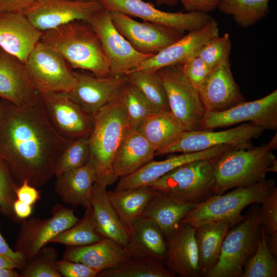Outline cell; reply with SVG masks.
Listing matches in <instances>:
<instances>
[{
  "mask_svg": "<svg viewBox=\"0 0 277 277\" xmlns=\"http://www.w3.org/2000/svg\"><path fill=\"white\" fill-rule=\"evenodd\" d=\"M17 199L33 206L40 198V193L36 187L27 181H23L16 189Z\"/></svg>",
  "mask_w": 277,
  "mask_h": 277,
  "instance_id": "49",
  "label": "cell"
},
{
  "mask_svg": "<svg viewBox=\"0 0 277 277\" xmlns=\"http://www.w3.org/2000/svg\"><path fill=\"white\" fill-rule=\"evenodd\" d=\"M0 49H1V48H0Z\"/></svg>",
  "mask_w": 277,
  "mask_h": 277,
  "instance_id": "56",
  "label": "cell"
},
{
  "mask_svg": "<svg viewBox=\"0 0 277 277\" xmlns=\"http://www.w3.org/2000/svg\"><path fill=\"white\" fill-rule=\"evenodd\" d=\"M276 133L267 143L255 147L229 150L216 159L214 165L213 194L249 186L266 179L268 172H277Z\"/></svg>",
  "mask_w": 277,
  "mask_h": 277,
  "instance_id": "2",
  "label": "cell"
},
{
  "mask_svg": "<svg viewBox=\"0 0 277 277\" xmlns=\"http://www.w3.org/2000/svg\"><path fill=\"white\" fill-rule=\"evenodd\" d=\"M2 106H3V101H2V98H0V117L1 116L2 111Z\"/></svg>",
  "mask_w": 277,
  "mask_h": 277,
  "instance_id": "55",
  "label": "cell"
},
{
  "mask_svg": "<svg viewBox=\"0 0 277 277\" xmlns=\"http://www.w3.org/2000/svg\"><path fill=\"white\" fill-rule=\"evenodd\" d=\"M58 253L52 247L42 248L21 269V277H61L56 267Z\"/></svg>",
  "mask_w": 277,
  "mask_h": 277,
  "instance_id": "40",
  "label": "cell"
},
{
  "mask_svg": "<svg viewBox=\"0 0 277 277\" xmlns=\"http://www.w3.org/2000/svg\"><path fill=\"white\" fill-rule=\"evenodd\" d=\"M32 206L16 199L13 204V210L16 217L24 219L28 217L32 213Z\"/></svg>",
  "mask_w": 277,
  "mask_h": 277,
  "instance_id": "51",
  "label": "cell"
},
{
  "mask_svg": "<svg viewBox=\"0 0 277 277\" xmlns=\"http://www.w3.org/2000/svg\"><path fill=\"white\" fill-rule=\"evenodd\" d=\"M183 72L197 90L211 71V69L199 56H192L182 64Z\"/></svg>",
  "mask_w": 277,
  "mask_h": 277,
  "instance_id": "45",
  "label": "cell"
},
{
  "mask_svg": "<svg viewBox=\"0 0 277 277\" xmlns=\"http://www.w3.org/2000/svg\"><path fill=\"white\" fill-rule=\"evenodd\" d=\"M246 217V215L241 214L207 222L195 228L202 276H205L217 264L223 240L229 230Z\"/></svg>",
  "mask_w": 277,
  "mask_h": 277,
  "instance_id": "26",
  "label": "cell"
},
{
  "mask_svg": "<svg viewBox=\"0 0 277 277\" xmlns=\"http://www.w3.org/2000/svg\"><path fill=\"white\" fill-rule=\"evenodd\" d=\"M165 87L171 112L186 130H197L206 113L197 90L182 69V65L167 66L156 71Z\"/></svg>",
  "mask_w": 277,
  "mask_h": 277,
  "instance_id": "9",
  "label": "cell"
},
{
  "mask_svg": "<svg viewBox=\"0 0 277 277\" xmlns=\"http://www.w3.org/2000/svg\"><path fill=\"white\" fill-rule=\"evenodd\" d=\"M261 224L267 239H277V188L261 204Z\"/></svg>",
  "mask_w": 277,
  "mask_h": 277,
  "instance_id": "44",
  "label": "cell"
},
{
  "mask_svg": "<svg viewBox=\"0 0 277 277\" xmlns=\"http://www.w3.org/2000/svg\"><path fill=\"white\" fill-rule=\"evenodd\" d=\"M52 214L50 218L43 220L32 217L22 222L14 249L22 254L26 262L31 259L57 235L79 220L73 209L61 204L53 207Z\"/></svg>",
  "mask_w": 277,
  "mask_h": 277,
  "instance_id": "13",
  "label": "cell"
},
{
  "mask_svg": "<svg viewBox=\"0 0 277 277\" xmlns=\"http://www.w3.org/2000/svg\"><path fill=\"white\" fill-rule=\"evenodd\" d=\"M93 115V128L88 137V163L94 170L95 183L107 188L118 179L113 172V163L131 128L117 96Z\"/></svg>",
  "mask_w": 277,
  "mask_h": 277,
  "instance_id": "3",
  "label": "cell"
},
{
  "mask_svg": "<svg viewBox=\"0 0 277 277\" xmlns=\"http://www.w3.org/2000/svg\"><path fill=\"white\" fill-rule=\"evenodd\" d=\"M56 267L62 276L64 277H96L98 273L83 263L64 258L57 260Z\"/></svg>",
  "mask_w": 277,
  "mask_h": 277,
  "instance_id": "46",
  "label": "cell"
},
{
  "mask_svg": "<svg viewBox=\"0 0 277 277\" xmlns=\"http://www.w3.org/2000/svg\"><path fill=\"white\" fill-rule=\"evenodd\" d=\"M187 12L208 13L217 8L220 0H178Z\"/></svg>",
  "mask_w": 277,
  "mask_h": 277,
  "instance_id": "47",
  "label": "cell"
},
{
  "mask_svg": "<svg viewBox=\"0 0 277 277\" xmlns=\"http://www.w3.org/2000/svg\"><path fill=\"white\" fill-rule=\"evenodd\" d=\"M72 140L53 127L41 98L34 105L19 107L3 101L0 117V159L12 176L35 187L54 175L57 161Z\"/></svg>",
  "mask_w": 277,
  "mask_h": 277,
  "instance_id": "1",
  "label": "cell"
},
{
  "mask_svg": "<svg viewBox=\"0 0 277 277\" xmlns=\"http://www.w3.org/2000/svg\"><path fill=\"white\" fill-rule=\"evenodd\" d=\"M195 231V228L181 223L166 240L165 265L175 275L181 277L202 276Z\"/></svg>",
  "mask_w": 277,
  "mask_h": 277,
  "instance_id": "23",
  "label": "cell"
},
{
  "mask_svg": "<svg viewBox=\"0 0 277 277\" xmlns=\"http://www.w3.org/2000/svg\"><path fill=\"white\" fill-rule=\"evenodd\" d=\"M125 75L157 110L170 111L165 87L156 71L134 69Z\"/></svg>",
  "mask_w": 277,
  "mask_h": 277,
  "instance_id": "37",
  "label": "cell"
},
{
  "mask_svg": "<svg viewBox=\"0 0 277 277\" xmlns=\"http://www.w3.org/2000/svg\"><path fill=\"white\" fill-rule=\"evenodd\" d=\"M48 120L62 136L73 140L90 136L94 125V115L82 109L65 92L41 93Z\"/></svg>",
  "mask_w": 277,
  "mask_h": 277,
  "instance_id": "14",
  "label": "cell"
},
{
  "mask_svg": "<svg viewBox=\"0 0 277 277\" xmlns=\"http://www.w3.org/2000/svg\"><path fill=\"white\" fill-rule=\"evenodd\" d=\"M137 129L155 152L173 143L186 130L171 111H168L154 113L148 117Z\"/></svg>",
  "mask_w": 277,
  "mask_h": 277,
  "instance_id": "33",
  "label": "cell"
},
{
  "mask_svg": "<svg viewBox=\"0 0 277 277\" xmlns=\"http://www.w3.org/2000/svg\"><path fill=\"white\" fill-rule=\"evenodd\" d=\"M155 151L137 128L125 137L115 155L113 170L118 177L130 174L153 160Z\"/></svg>",
  "mask_w": 277,
  "mask_h": 277,
  "instance_id": "30",
  "label": "cell"
},
{
  "mask_svg": "<svg viewBox=\"0 0 277 277\" xmlns=\"http://www.w3.org/2000/svg\"><path fill=\"white\" fill-rule=\"evenodd\" d=\"M41 41L56 50L73 69L110 75L98 36L87 22L75 21L43 32Z\"/></svg>",
  "mask_w": 277,
  "mask_h": 277,
  "instance_id": "4",
  "label": "cell"
},
{
  "mask_svg": "<svg viewBox=\"0 0 277 277\" xmlns=\"http://www.w3.org/2000/svg\"><path fill=\"white\" fill-rule=\"evenodd\" d=\"M276 187L275 180L265 179L226 193L213 195L196 205L181 223L196 228L207 222L240 215L248 206L262 203Z\"/></svg>",
  "mask_w": 277,
  "mask_h": 277,
  "instance_id": "6",
  "label": "cell"
},
{
  "mask_svg": "<svg viewBox=\"0 0 277 277\" xmlns=\"http://www.w3.org/2000/svg\"><path fill=\"white\" fill-rule=\"evenodd\" d=\"M231 41L228 33L215 36L206 43L199 51L197 56L211 68L213 69L228 60Z\"/></svg>",
  "mask_w": 277,
  "mask_h": 277,
  "instance_id": "42",
  "label": "cell"
},
{
  "mask_svg": "<svg viewBox=\"0 0 277 277\" xmlns=\"http://www.w3.org/2000/svg\"><path fill=\"white\" fill-rule=\"evenodd\" d=\"M15 269L0 268V277H21L20 273Z\"/></svg>",
  "mask_w": 277,
  "mask_h": 277,
  "instance_id": "53",
  "label": "cell"
},
{
  "mask_svg": "<svg viewBox=\"0 0 277 277\" xmlns=\"http://www.w3.org/2000/svg\"><path fill=\"white\" fill-rule=\"evenodd\" d=\"M276 259L270 252L261 226V236L254 253L245 262L242 277H276Z\"/></svg>",
  "mask_w": 277,
  "mask_h": 277,
  "instance_id": "39",
  "label": "cell"
},
{
  "mask_svg": "<svg viewBox=\"0 0 277 277\" xmlns=\"http://www.w3.org/2000/svg\"><path fill=\"white\" fill-rule=\"evenodd\" d=\"M110 11H116L143 21L165 26L185 33L201 28L212 18L200 12H170L159 10L142 0H97Z\"/></svg>",
  "mask_w": 277,
  "mask_h": 277,
  "instance_id": "15",
  "label": "cell"
},
{
  "mask_svg": "<svg viewBox=\"0 0 277 277\" xmlns=\"http://www.w3.org/2000/svg\"><path fill=\"white\" fill-rule=\"evenodd\" d=\"M265 130L250 123L219 131L185 130L173 143L155 152V155L195 152L223 145L248 148L251 147L252 140L260 136Z\"/></svg>",
  "mask_w": 277,
  "mask_h": 277,
  "instance_id": "10",
  "label": "cell"
},
{
  "mask_svg": "<svg viewBox=\"0 0 277 277\" xmlns=\"http://www.w3.org/2000/svg\"><path fill=\"white\" fill-rule=\"evenodd\" d=\"M110 12L113 24L118 31L142 53L156 54L185 34L162 25L138 22L121 12Z\"/></svg>",
  "mask_w": 277,
  "mask_h": 277,
  "instance_id": "17",
  "label": "cell"
},
{
  "mask_svg": "<svg viewBox=\"0 0 277 277\" xmlns=\"http://www.w3.org/2000/svg\"><path fill=\"white\" fill-rule=\"evenodd\" d=\"M87 22L98 37L110 75H125L153 55L140 53L133 47L115 27L110 11L104 8Z\"/></svg>",
  "mask_w": 277,
  "mask_h": 277,
  "instance_id": "11",
  "label": "cell"
},
{
  "mask_svg": "<svg viewBox=\"0 0 277 277\" xmlns=\"http://www.w3.org/2000/svg\"><path fill=\"white\" fill-rule=\"evenodd\" d=\"M106 188L95 183L91 192L90 203L96 229L103 238L112 239L125 248L131 232L112 206Z\"/></svg>",
  "mask_w": 277,
  "mask_h": 277,
  "instance_id": "27",
  "label": "cell"
},
{
  "mask_svg": "<svg viewBox=\"0 0 277 277\" xmlns=\"http://www.w3.org/2000/svg\"><path fill=\"white\" fill-rule=\"evenodd\" d=\"M236 148L238 147L231 145H223L198 152L182 153L179 155L170 156L163 161L152 160L134 172L120 177L114 190L150 186L159 179L183 164L218 156L229 150Z\"/></svg>",
  "mask_w": 277,
  "mask_h": 277,
  "instance_id": "21",
  "label": "cell"
},
{
  "mask_svg": "<svg viewBox=\"0 0 277 277\" xmlns=\"http://www.w3.org/2000/svg\"><path fill=\"white\" fill-rule=\"evenodd\" d=\"M117 98L125 110L131 129H137L148 117L160 111L129 80L121 89Z\"/></svg>",
  "mask_w": 277,
  "mask_h": 277,
  "instance_id": "36",
  "label": "cell"
},
{
  "mask_svg": "<svg viewBox=\"0 0 277 277\" xmlns=\"http://www.w3.org/2000/svg\"><path fill=\"white\" fill-rule=\"evenodd\" d=\"M218 156L183 164L150 186L183 203H202L213 195L214 169Z\"/></svg>",
  "mask_w": 277,
  "mask_h": 277,
  "instance_id": "5",
  "label": "cell"
},
{
  "mask_svg": "<svg viewBox=\"0 0 277 277\" xmlns=\"http://www.w3.org/2000/svg\"><path fill=\"white\" fill-rule=\"evenodd\" d=\"M63 256L83 263L98 272L117 267L131 258L125 248L109 238L85 246L68 247Z\"/></svg>",
  "mask_w": 277,
  "mask_h": 277,
  "instance_id": "25",
  "label": "cell"
},
{
  "mask_svg": "<svg viewBox=\"0 0 277 277\" xmlns=\"http://www.w3.org/2000/svg\"><path fill=\"white\" fill-rule=\"evenodd\" d=\"M196 205L182 202L156 191L142 216L151 220L166 241L179 227L183 219Z\"/></svg>",
  "mask_w": 277,
  "mask_h": 277,
  "instance_id": "31",
  "label": "cell"
},
{
  "mask_svg": "<svg viewBox=\"0 0 277 277\" xmlns=\"http://www.w3.org/2000/svg\"><path fill=\"white\" fill-rule=\"evenodd\" d=\"M89 155L88 138L72 140L60 155L55 169L56 177L86 164Z\"/></svg>",
  "mask_w": 277,
  "mask_h": 277,
  "instance_id": "41",
  "label": "cell"
},
{
  "mask_svg": "<svg viewBox=\"0 0 277 277\" xmlns=\"http://www.w3.org/2000/svg\"><path fill=\"white\" fill-rule=\"evenodd\" d=\"M270 0H220L219 10L232 16L239 27L249 28L268 14Z\"/></svg>",
  "mask_w": 277,
  "mask_h": 277,
  "instance_id": "34",
  "label": "cell"
},
{
  "mask_svg": "<svg viewBox=\"0 0 277 277\" xmlns=\"http://www.w3.org/2000/svg\"><path fill=\"white\" fill-rule=\"evenodd\" d=\"M103 238L98 233L92 208L86 209L83 218L69 228L61 232L50 243L67 247H79L97 242Z\"/></svg>",
  "mask_w": 277,
  "mask_h": 277,
  "instance_id": "38",
  "label": "cell"
},
{
  "mask_svg": "<svg viewBox=\"0 0 277 277\" xmlns=\"http://www.w3.org/2000/svg\"><path fill=\"white\" fill-rule=\"evenodd\" d=\"M0 98L19 107L36 103L40 94L31 83L24 63L0 49Z\"/></svg>",
  "mask_w": 277,
  "mask_h": 277,
  "instance_id": "22",
  "label": "cell"
},
{
  "mask_svg": "<svg viewBox=\"0 0 277 277\" xmlns=\"http://www.w3.org/2000/svg\"><path fill=\"white\" fill-rule=\"evenodd\" d=\"M125 249L131 258L165 261L166 241L156 225L145 216L140 217L134 224Z\"/></svg>",
  "mask_w": 277,
  "mask_h": 277,
  "instance_id": "28",
  "label": "cell"
},
{
  "mask_svg": "<svg viewBox=\"0 0 277 277\" xmlns=\"http://www.w3.org/2000/svg\"><path fill=\"white\" fill-rule=\"evenodd\" d=\"M261 231L259 207L255 205L245 220L227 232L217 264L204 276L242 277L245 262L256 249Z\"/></svg>",
  "mask_w": 277,
  "mask_h": 277,
  "instance_id": "7",
  "label": "cell"
},
{
  "mask_svg": "<svg viewBox=\"0 0 277 277\" xmlns=\"http://www.w3.org/2000/svg\"><path fill=\"white\" fill-rule=\"evenodd\" d=\"M0 268H18L17 265L7 257L0 254Z\"/></svg>",
  "mask_w": 277,
  "mask_h": 277,
  "instance_id": "52",
  "label": "cell"
},
{
  "mask_svg": "<svg viewBox=\"0 0 277 277\" xmlns=\"http://www.w3.org/2000/svg\"><path fill=\"white\" fill-rule=\"evenodd\" d=\"M0 254L4 255L14 262L21 269L26 260L21 253L11 249L0 232Z\"/></svg>",
  "mask_w": 277,
  "mask_h": 277,
  "instance_id": "50",
  "label": "cell"
},
{
  "mask_svg": "<svg viewBox=\"0 0 277 277\" xmlns=\"http://www.w3.org/2000/svg\"><path fill=\"white\" fill-rule=\"evenodd\" d=\"M17 187L8 164L0 159V211L11 217H16L13 204L17 199L16 189Z\"/></svg>",
  "mask_w": 277,
  "mask_h": 277,
  "instance_id": "43",
  "label": "cell"
},
{
  "mask_svg": "<svg viewBox=\"0 0 277 277\" xmlns=\"http://www.w3.org/2000/svg\"><path fill=\"white\" fill-rule=\"evenodd\" d=\"M243 122L277 130V90L256 100L244 101L226 110L206 111L200 130L224 128Z\"/></svg>",
  "mask_w": 277,
  "mask_h": 277,
  "instance_id": "12",
  "label": "cell"
},
{
  "mask_svg": "<svg viewBox=\"0 0 277 277\" xmlns=\"http://www.w3.org/2000/svg\"><path fill=\"white\" fill-rule=\"evenodd\" d=\"M198 92L206 111L226 110L245 101L233 78L229 59L211 70Z\"/></svg>",
  "mask_w": 277,
  "mask_h": 277,
  "instance_id": "20",
  "label": "cell"
},
{
  "mask_svg": "<svg viewBox=\"0 0 277 277\" xmlns=\"http://www.w3.org/2000/svg\"><path fill=\"white\" fill-rule=\"evenodd\" d=\"M104 8L97 0H35L24 14L43 32L75 21L88 22Z\"/></svg>",
  "mask_w": 277,
  "mask_h": 277,
  "instance_id": "16",
  "label": "cell"
},
{
  "mask_svg": "<svg viewBox=\"0 0 277 277\" xmlns=\"http://www.w3.org/2000/svg\"><path fill=\"white\" fill-rule=\"evenodd\" d=\"M97 277H175L163 262L149 258H131L117 267L100 271Z\"/></svg>",
  "mask_w": 277,
  "mask_h": 277,
  "instance_id": "35",
  "label": "cell"
},
{
  "mask_svg": "<svg viewBox=\"0 0 277 277\" xmlns=\"http://www.w3.org/2000/svg\"><path fill=\"white\" fill-rule=\"evenodd\" d=\"M43 31L36 28L24 14H0V48L25 63L41 41Z\"/></svg>",
  "mask_w": 277,
  "mask_h": 277,
  "instance_id": "24",
  "label": "cell"
},
{
  "mask_svg": "<svg viewBox=\"0 0 277 277\" xmlns=\"http://www.w3.org/2000/svg\"><path fill=\"white\" fill-rule=\"evenodd\" d=\"M156 192L151 186H146L110 191L108 194L120 219L131 232Z\"/></svg>",
  "mask_w": 277,
  "mask_h": 277,
  "instance_id": "32",
  "label": "cell"
},
{
  "mask_svg": "<svg viewBox=\"0 0 277 277\" xmlns=\"http://www.w3.org/2000/svg\"><path fill=\"white\" fill-rule=\"evenodd\" d=\"M219 35L217 22L212 18L203 27L188 32L179 39L144 61L137 68L149 71L170 66L182 65L190 57L197 55L209 41Z\"/></svg>",
  "mask_w": 277,
  "mask_h": 277,
  "instance_id": "19",
  "label": "cell"
},
{
  "mask_svg": "<svg viewBox=\"0 0 277 277\" xmlns=\"http://www.w3.org/2000/svg\"><path fill=\"white\" fill-rule=\"evenodd\" d=\"M95 182L94 170L87 162L57 176L54 190L65 203L86 209L91 208L90 197Z\"/></svg>",
  "mask_w": 277,
  "mask_h": 277,
  "instance_id": "29",
  "label": "cell"
},
{
  "mask_svg": "<svg viewBox=\"0 0 277 277\" xmlns=\"http://www.w3.org/2000/svg\"><path fill=\"white\" fill-rule=\"evenodd\" d=\"M28 76L38 92H65L73 88L76 77L62 56L40 41L24 63Z\"/></svg>",
  "mask_w": 277,
  "mask_h": 277,
  "instance_id": "8",
  "label": "cell"
},
{
  "mask_svg": "<svg viewBox=\"0 0 277 277\" xmlns=\"http://www.w3.org/2000/svg\"><path fill=\"white\" fill-rule=\"evenodd\" d=\"M74 73L76 82L69 94L82 109L93 115L116 98L128 80L126 75Z\"/></svg>",
  "mask_w": 277,
  "mask_h": 277,
  "instance_id": "18",
  "label": "cell"
},
{
  "mask_svg": "<svg viewBox=\"0 0 277 277\" xmlns=\"http://www.w3.org/2000/svg\"><path fill=\"white\" fill-rule=\"evenodd\" d=\"M35 0H0V14L6 13L25 14Z\"/></svg>",
  "mask_w": 277,
  "mask_h": 277,
  "instance_id": "48",
  "label": "cell"
},
{
  "mask_svg": "<svg viewBox=\"0 0 277 277\" xmlns=\"http://www.w3.org/2000/svg\"><path fill=\"white\" fill-rule=\"evenodd\" d=\"M157 5H166L170 7H173L178 3V0H155Z\"/></svg>",
  "mask_w": 277,
  "mask_h": 277,
  "instance_id": "54",
  "label": "cell"
}]
</instances>
